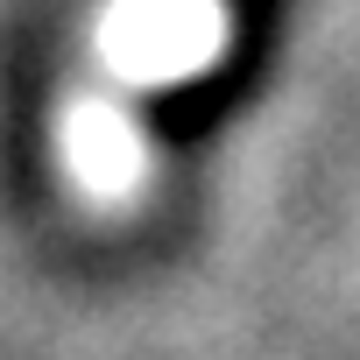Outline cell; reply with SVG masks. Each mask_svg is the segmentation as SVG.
<instances>
[{
	"label": "cell",
	"mask_w": 360,
	"mask_h": 360,
	"mask_svg": "<svg viewBox=\"0 0 360 360\" xmlns=\"http://www.w3.org/2000/svg\"><path fill=\"white\" fill-rule=\"evenodd\" d=\"M233 50V0H99L85 29V71L64 85L50 148L71 205L113 219L148 191V127L155 92L198 85Z\"/></svg>",
	"instance_id": "6da1fadb"
}]
</instances>
